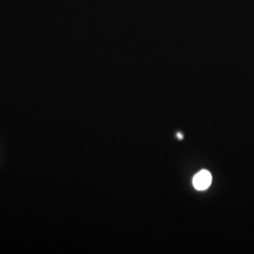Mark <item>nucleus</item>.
Instances as JSON below:
<instances>
[{"label": "nucleus", "instance_id": "f257e3e1", "mask_svg": "<svg viewBox=\"0 0 254 254\" xmlns=\"http://www.w3.org/2000/svg\"><path fill=\"white\" fill-rule=\"evenodd\" d=\"M212 183V175L208 171L202 170L197 173L193 178V186L197 190H207Z\"/></svg>", "mask_w": 254, "mask_h": 254}, {"label": "nucleus", "instance_id": "f03ea898", "mask_svg": "<svg viewBox=\"0 0 254 254\" xmlns=\"http://www.w3.org/2000/svg\"><path fill=\"white\" fill-rule=\"evenodd\" d=\"M178 136H179V138L181 139V138H183V135H181L180 133H178Z\"/></svg>", "mask_w": 254, "mask_h": 254}]
</instances>
